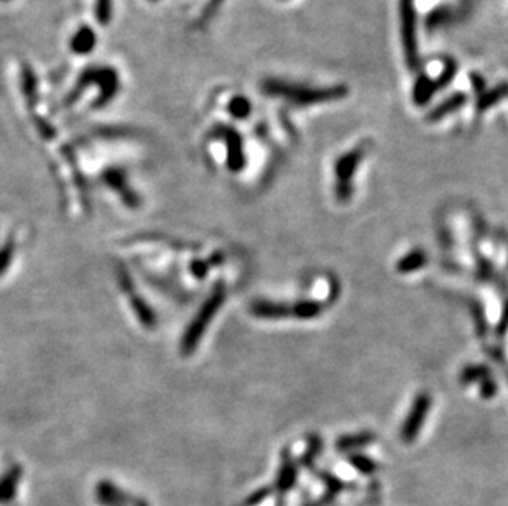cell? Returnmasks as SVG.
<instances>
[{
    "mask_svg": "<svg viewBox=\"0 0 508 506\" xmlns=\"http://www.w3.org/2000/svg\"><path fill=\"white\" fill-rule=\"evenodd\" d=\"M216 133L224 138L227 145V161L231 169H240L244 167V151H242V138L234 128L231 127H217Z\"/></svg>",
    "mask_w": 508,
    "mask_h": 506,
    "instance_id": "5",
    "label": "cell"
},
{
    "mask_svg": "<svg viewBox=\"0 0 508 506\" xmlns=\"http://www.w3.org/2000/svg\"><path fill=\"white\" fill-rule=\"evenodd\" d=\"M0 2H7V0H0Z\"/></svg>",
    "mask_w": 508,
    "mask_h": 506,
    "instance_id": "19",
    "label": "cell"
},
{
    "mask_svg": "<svg viewBox=\"0 0 508 506\" xmlns=\"http://www.w3.org/2000/svg\"><path fill=\"white\" fill-rule=\"evenodd\" d=\"M152 2H157V0H152Z\"/></svg>",
    "mask_w": 508,
    "mask_h": 506,
    "instance_id": "20",
    "label": "cell"
},
{
    "mask_svg": "<svg viewBox=\"0 0 508 506\" xmlns=\"http://www.w3.org/2000/svg\"><path fill=\"white\" fill-rule=\"evenodd\" d=\"M95 496H98V501L100 503V506H123L121 503H117V501L107 498V496H102V495H95Z\"/></svg>",
    "mask_w": 508,
    "mask_h": 506,
    "instance_id": "18",
    "label": "cell"
},
{
    "mask_svg": "<svg viewBox=\"0 0 508 506\" xmlns=\"http://www.w3.org/2000/svg\"><path fill=\"white\" fill-rule=\"evenodd\" d=\"M227 110L234 118H247L252 114V104L244 95H236L229 102Z\"/></svg>",
    "mask_w": 508,
    "mask_h": 506,
    "instance_id": "13",
    "label": "cell"
},
{
    "mask_svg": "<svg viewBox=\"0 0 508 506\" xmlns=\"http://www.w3.org/2000/svg\"><path fill=\"white\" fill-rule=\"evenodd\" d=\"M95 43H98V36H95L94 30L91 29V26L84 25L72 35L70 46L72 53L88 54L95 48Z\"/></svg>",
    "mask_w": 508,
    "mask_h": 506,
    "instance_id": "10",
    "label": "cell"
},
{
    "mask_svg": "<svg viewBox=\"0 0 508 506\" xmlns=\"http://www.w3.org/2000/svg\"><path fill=\"white\" fill-rule=\"evenodd\" d=\"M400 25L406 64L415 71L421 64L418 46V13H416L415 0H400Z\"/></svg>",
    "mask_w": 508,
    "mask_h": 506,
    "instance_id": "2",
    "label": "cell"
},
{
    "mask_svg": "<svg viewBox=\"0 0 508 506\" xmlns=\"http://www.w3.org/2000/svg\"><path fill=\"white\" fill-rule=\"evenodd\" d=\"M470 81L474 82V89L477 91V92L485 89V79H484V76L477 75V72H472V75H470Z\"/></svg>",
    "mask_w": 508,
    "mask_h": 506,
    "instance_id": "17",
    "label": "cell"
},
{
    "mask_svg": "<svg viewBox=\"0 0 508 506\" xmlns=\"http://www.w3.org/2000/svg\"><path fill=\"white\" fill-rule=\"evenodd\" d=\"M505 98H508V84L507 82H503V84H498L491 91L480 92L475 107H477V112H485V110L493 107V105L498 104Z\"/></svg>",
    "mask_w": 508,
    "mask_h": 506,
    "instance_id": "12",
    "label": "cell"
},
{
    "mask_svg": "<svg viewBox=\"0 0 508 506\" xmlns=\"http://www.w3.org/2000/svg\"><path fill=\"white\" fill-rule=\"evenodd\" d=\"M465 102H468V95H465L464 92H456V94L449 95L446 100H442L441 104L436 105V107L428 114L426 121L428 122L441 121V118L447 117V115L456 112V110H459L461 107H464Z\"/></svg>",
    "mask_w": 508,
    "mask_h": 506,
    "instance_id": "8",
    "label": "cell"
},
{
    "mask_svg": "<svg viewBox=\"0 0 508 506\" xmlns=\"http://www.w3.org/2000/svg\"><path fill=\"white\" fill-rule=\"evenodd\" d=\"M22 478V467H12L0 477V505H6L15 498L18 483Z\"/></svg>",
    "mask_w": 508,
    "mask_h": 506,
    "instance_id": "9",
    "label": "cell"
},
{
    "mask_svg": "<svg viewBox=\"0 0 508 506\" xmlns=\"http://www.w3.org/2000/svg\"><path fill=\"white\" fill-rule=\"evenodd\" d=\"M104 181L112 187L114 191H117L118 194L122 196V199L125 201L127 206L135 207L137 206V196L130 191V186L127 184L125 174H123L121 169H109V171L104 173Z\"/></svg>",
    "mask_w": 508,
    "mask_h": 506,
    "instance_id": "7",
    "label": "cell"
},
{
    "mask_svg": "<svg viewBox=\"0 0 508 506\" xmlns=\"http://www.w3.org/2000/svg\"><path fill=\"white\" fill-rule=\"evenodd\" d=\"M219 294H222V293L216 291L213 294V298L209 299V302H206V305L203 306V309L199 311V314L193 321V324L187 328L185 337H183V344H181V348L185 353H190L191 351H194L196 348V344L199 342L206 325L209 324L210 317H213L214 312H216V307L219 305V301H221L222 296H219Z\"/></svg>",
    "mask_w": 508,
    "mask_h": 506,
    "instance_id": "4",
    "label": "cell"
},
{
    "mask_svg": "<svg viewBox=\"0 0 508 506\" xmlns=\"http://www.w3.org/2000/svg\"><path fill=\"white\" fill-rule=\"evenodd\" d=\"M262 91L272 98H282L300 105L332 102V100L344 99L349 94V89L342 84L331 87H311L282 79H265L262 82Z\"/></svg>",
    "mask_w": 508,
    "mask_h": 506,
    "instance_id": "1",
    "label": "cell"
},
{
    "mask_svg": "<svg viewBox=\"0 0 508 506\" xmlns=\"http://www.w3.org/2000/svg\"><path fill=\"white\" fill-rule=\"evenodd\" d=\"M436 92H438L436 81L428 77L426 75H421L418 79H416L413 87V102L416 105H426Z\"/></svg>",
    "mask_w": 508,
    "mask_h": 506,
    "instance_id": "11",
    "label": "cell"
},
{
    "mask_svg": "<svg viewBox=\"0 0 508 506\" xmlns=\"http://www.w3.org/2000/svg\"><path fill=\"white\" fill-rule=\"evenodd\" d=\"M95 15L100 23H109L112 17V0H95Z\"/></svg>",
    "mask_w": 508,
    "mask_h": 506,
    "instance_id": "14",
    "label": "cell"
},
{
    "mask_svg": "<svg viewBox=\"0 0 508 506\" xmlns=\"http://www.w3.org/2000/svg\"><path fill=\"white\" fill-rule=\"evenodd\" d=\"M446 17H447V12L444 10V8H438V10L429 13L428 26H429V29H434V26H438L439 23H442L444 20H446Z\"/></svg>",
    "mask_w": 508,
    "mask_h": 506,
    "instance_id": "16",
    "label": "cell"
},
{
    "mask_svg": "<svg viewBox=\"0 0 508 506\" xmlns=\"http://www.w3.org/2000/svg\"><path fill=\"white\" fill-rule=\"evenodd\" d=\"M95 495L107 496V498L117 501V503H121L123 506H150L148 501L141 500L139 496L125 493V491L121 490L111 482H99L98 489H95Z\"/></svg>",
    "mask_w": 508,
    "mask_h": 506,
    "instance_id": "6",
    "label": "cell"
},
{
    "mask_svg": "<svg viewBox=\"0 0 508 506\" xmlns=\"http://www.w3.org/2000/svg\"><path fill=\"white\" fill-rule=\"evenodd\" d=\"M12 256H13V242L8 240L7 245L0 250V275L7 270L8 265H10Z\"/></svg>",
    "mask_w": 508,
    "mask_h": 506,
    "instance_id": "15",
    "label": "cell"
},
{
    "mask_svg": "<svg viewBox=\"0 0 508 506\" xmlns=\"http://www.w3.org/2000/svg\"><path fill=\"white\" fill-rule=\"evenodd\" d=\"M89 84H94L99 87L98 105H105L107 102H111V100L114 99V95H117V92H118L117 71L116 69L107 68V66L88 68L79 77L77 89L71 94V99H75V95L79 94V92Z\"/></svg>",
    "mask_w": 508,
    "mask_h": 506,
    "instance_id": "3",
    "label": "cell"
}]
</instances>
